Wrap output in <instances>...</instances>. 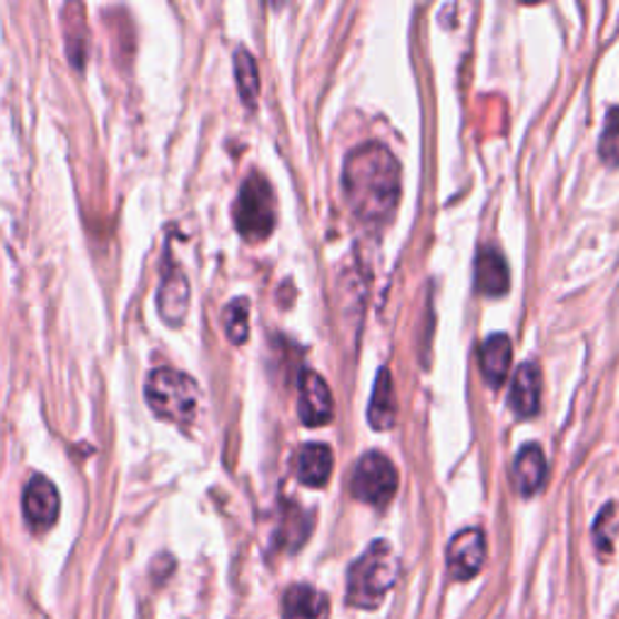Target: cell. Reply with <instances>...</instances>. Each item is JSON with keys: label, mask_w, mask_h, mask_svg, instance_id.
<instances>
[{"label": "cell", "mask_w": 619, "mask_h": 619, "mask_svg": "<svg viewBox=\"0 0 619 619\" xmlns=\"http://www.w3.org/2000/svg\"><path fill=\"white\" fill-rule=\"evenodd\" d=\"M479 363H481L484 380H487L489 387L499 389L508 378L510 363H514V346H510L508 336L506 334L489 336V339L481 344Z\"/></svg>", "instance_id": "obj_11"}, {"label": "cell", "mask_w": 619, "mask_h": 619, "mask_svg": "<svg viewBox=\"0 0 619 619\" xmlns=\"http://www.w3.org/2000/svg\"><path fill=\"white\" fill-rule=\"evenodd\" d=\"M190 307V281L180 268H170L158 291V310L168 325H182Z\"/></svg>", "instance_id": "obj_10"}, {"label": "cell", "mask_w": 619, "mask_h": 619, "mask_svg": "<svg viewBox=\"0 0 619 619\" xmlns=\"http://www.w3.org/2000/svg\"><path fill=\"white\" fill-rule=\"evenodd\" d=\"M395 419H397V395H395L393 375L383 368L378 380H375V389L368 405V422L373 428L387 430L395 426Z\"/></svg>", "instance_id": "obj_15"}, {"label": "cell", "mask_w": 619, "mask_h": 619, "mask_svg": "<svg viewBox=\"0 0 619 619\" xmlns=\"http://www.w3.org/2000/svg\"><path fill=\"white\" fill-rule=\"evenodd\" d=\"M600 158L608 165H619V106H612L600 133Z\"/></svg>", "instance_id": "obj_20"}, {"label": "cell", "mask_w": 619, "mask_h": 619, "mask_svg": "<svg viewBox=\"0 0 619 619\" xmlns=\"http://www.w3.org/2000/svg\"><path fill=\"white\" fill-rule=\"evenodd\" d=\"M199 399V385L182 371L155 368L148 375L145 402L160 419L190 426L196 419Z\"/></svg>", "instance_id": "obj_3"}, {"label": "cell", "mask_w": 619, "mask_h": 619, "mask_svg": "<svg viewBox=\"0 0 619 619\" xmlns=\"http://www.w3.org/2000/svg\"><path fill=\"white\" fill-rule=\"evenodd\" d=\"M61 510V496L53 487V481L44 475H37L30 479L22 494V514L27 525L34 532H47L53 528V522L59 520Z\"/></svg>", "instance_id": "obj_6"}, {"label": "cell", "mask_w": 619, "mask_h": 619, "mask_svg": "<svg viewBox=\"0 0 619 619\" xmlns=\"http://www.w3.org/2000/svg\"><path fill=\"white\" fill-rule=\"evenodd\" d=\"M397 571L399 561L393 545L385 540L373 542L348 571V605L358 610H378L397 581Z\"/></svg>", "instance_id": "obj_2"}, {"label": "cell", "mask_w": 619, "mask_h": 619, "mask_svg": "<svg viewBox=\"0 0 619 619\" xmlns=\"http://www.w3.org/2000/svg\"><path fill=\"white\" fill-rule=\"evenodd\" d=\"M284 619H329V598L313 586H291L284 596Z\"/></svg>", "instance_id": "obj_14"}, {"label": "cell", "mask_w": 619, "mask_h": 619, "mask_svg": "<svg viewBox=\"0 0 619 619\" xmlns=\"http://www.w3.org/2000/svg\"><path fill=\"white\" fill-rule=\"evenodd\" d=\"M617 532H619V504H610L600 510L596 528H593V540H596L600 555H608V551H612Z\"/></svg>", "instance_id": "obj_19"}, {"label": "cell", "mask_w": 619, "mask_h": 619, "mask_svg": "<svg viewBox=\"0 0 619 619\" xmlns=\"http://www.w3.org/2000/svg\"><path fill=\"white\" fill-rule=\"evenodd\" d=\"M223 325L227 339L233 344H245L250 336V301L247 298H235L233 303H227L223 310Z\"/></svg>", "instance_id": "obj_18"}, {"label": "cell", "mask_w": 619, "mask_h": 619, "mask_svg": "<svg viewBox=\"0 0 619 619\" xmlns=\"http://www.w3.org/2000/svg\"><path fill=\"white\" fill-rule=\"evenodd\" d=\"M235 78H237V90L245 104L254 106L260 95V71L257 61H254L252 53L247 49H237L235 53Z\"/></svg>", "instance_id": "obj_17"}, {"label": "cell", "mask_w": 619, "mask_h": 619, "mask_svg": "<svg viewBox=\"0 0 619 619\" xmlns=\"http://www.w3.org/2000/svg\"><path fill=\"white\" fill-rule=\"evenodd\" d=\"M510 477H514L516 489L522 496H532L537 489H540L547 477V460L542 448L535 446V443L520 448V453L516 455L514 469H510Z\"/></svg>", "instance_id": "obj_13"}, {"label": "cell", "mask_w": 619, "mask_h": 619, "mask_svg": "<svg viewBox=\"0 0 619 619\" xmlns=\"http://www.w3.org/2000/svg\"><path fill=\"white\" fill-rule=\"evenodd\" d=\"M348 206L366 223H385L399 201V163L383 143H363L344 163Z\"/></svg>", "instance_id": "obj_1"}, {"label": "cell", "mask_w": 619, "mask_h": 619, "mask_svg": "<svg viewBox=\"0 0 619 619\" xmlns=\"http://www.w3.org/2000/svg\"><path fill=\"white\" fill-rule=\"evenodd\" d=\"M448 571L455 581H469L475 578L487 559V540H484L481 530L467 528L457 532L448 545Z\"/></svg>", "instance_id": "obj_7"}, {"label": "cell", "mask_w": 619, "mask_h": 619, "mask_svg": "<svg viewBox=\"0 0 619 619\" xmlns=\"http://www.w3.org/2000/svg\"><path fill=\"white\" fill-rule=\"evenodd\" d=\"M542 397V373L537 363H522L514 375V387H510L508 405L520 419H530L540 412Z\"/></svg>", "instance_id": "obj_9"}, {"label": "cell", "mask_w": 619, "mask_h": 619, "mask_svg": "<svg viewBox=\"0 0 619 619\" xmlns=\"http://www.w3.org/2000/svg\"><path fill=\"white\" fill-rule=\"evenodd\" d=\"M334 457L329 446L325 443H305L298 453V463H295V475L305 487H325L332 475Z\"/></svg>", "instance_id": "obj_12"}, {"label": "cell", "mask_w": 619, "mask_h": 619, "mask_svg": "<svg viewBox=\"0 0 619 619\" xmlns=\"http://www.w3.org/2000/svg\"><path fill=\"white\" fill-rule=\"evenodd\" d=\"M397 469L383 453H366L354 467L352 494L368 506H387L397 494Z\"/></svg>", "instance_id": "obj_5"}, {"label": "cell", "mask_w": 619, "mask_h": 619, "mask_svg": "<svg viewBox=\"0 0 619 619\" xmlns=\"http://www.w3.org/2000/svg\"><path fill=\"white\" fill-rule=\"evenodd\" d=\"M298 414L301 422L310 428L325 426L334 414L332 393L325 383L313 371H303L298 380Z\"/></svg>", "instance_id": "obj_8"}, {"label": "cell", "mask_w": 619, "mask_h": 619, "mask_svg": "<svg viewBox=\"0 0 619 619\" xmlns=\"http://www.w3.org/2000/svg\"><path fill=\"white\" fill-rule=\"evenodd\" d=\"M510 286L508 264L496 250L484 247L477 257V291L484 295H504Z\"/></svg>", "instance_id": "obj_16"}, {"label": "cell", "mask_w": 619, "mask_h": 619, "mask_svg": "<svg viewBox=\"0 0 619 619\" xmlns=\"http://www.w3.org/2000/svg\"><path fill=\"white\" fill-rule=\"evenodd\" d=\"M233 215L237 233L245 240L260 242L272 235L276 225V199L272 184L262 174H250L245 184L240 186Z\"/></svg>", "instance_id": "obj_4"}]
</instances>
